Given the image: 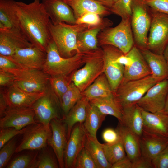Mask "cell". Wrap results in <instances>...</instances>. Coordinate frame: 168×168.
Masks as SVG:
<instances>
[{"instance_id": "obj_21", "label": "cell", "mask_w": 168, "mask_h": 168, "mask_svg": "<svg viewBox=\"0 0 168 168\" xmlns=\"http://www.w3.org/2000/svg\"><path fill=\"white\" fill-rule=\"evenodd\" d=\"M52 23L76 24L77 19L71 7L62 0H42Z\"/></svg>"}, {"instance_id": "obj_32", "label": "cell", "mask_w": 168, "mask_h": 168, "mask_svg": "<svg viewBox=\"0 0 168 168\" xmlns=\"http://www.w3.org/2000/svg\"><path fill=\"white\" fill-rule=\"evenodd\" d=\"M103 114L110 115L116 118L120 122L122 115V109L113 96L88 100Z\"/></svg>"}, {"instance_id": "obj_44", "label": "cell", "mask_w": 168, "mask_h": 168, "mask_svg": "<svg viewBox=\"0 0 168 168\" xmlns=\"http://www.w3.org/2000/svg\"><path fill=\"white\" fill-rule=\"evenodd\" d=\"M98 14L92 12L86 13L77 19L76 24H86L91 26H97L104 19H101Z\"/></svg>"}, {"instance_id": "obj_34", "label": "cell", "mask_w": 168, "mask_h": 168, "mask_svg": "<svg viewBox=\"0 0 168 168\" xmlns=\"http://www.w3.org/2000/svg\"><path fill=\"white\" fill-rule=\"evenodd\" d=\"M84 147L89 152L98 168H111V165L107 161L101 143L96 137L86 133Z\"/></svg>"}, {"instance_id": "obj_30", "label": "cell", "mask_w": 168, "mask_h": 168, "mask_svg": "<svg viewBox=\"0 0 168 168\" xmlns=\"http://www.w3.org/2000/svg\"><path fill=\"white\" fill-rule=\"evenodd\" d=\"M88 102V99L83 96L63 118V121L67 127L68 140L74 125L77 123H83L85 121Z\"/></svg>"}, {"instance_id": "obj_13", "label": "cell", "mask_w": 168, "mask_h": 168, "mask_svg": "<svg viewBox=\"0 0 168 168\" xmlns=\"http://www.w3.org/2000/svg\"><path fill=\"white\" fill-rule=\"evenodd\" d=\"M168 92V79L161 81L150 88L137 103L142 110L154 113L163 110Z\"/></svg>"}, {"instance_id": "obj_33", "label": "cell", "mask_w": 168, "mask_h": 168, "mask_svg": "<svg viewBox=\"0 0 168 168\" xmlns=\"http://www.w3.org/2000/svg\"><path fill=\"white\" fill-rule=\"evenodd\" d=\"M106 116L102 114L89 100L87 106L86 118L83 123L86 133L92 136L96 137L97 131L105 119Z\"/></svg>"}, {"instance_id": "obj_54", "label": "cell", "mask_w": 168, "mask_h": 168, "mask_svg": "<svg viewBox=\"0 0 168 168\" xmlns=\"http://www.w3.org/2000/svg\"><path fill=\"white\" fill-rule=\"evenodd\" d=\"M163 110L165 112L168 114V92L166 97L165 106Z\"/></svg>"}, {"instance_id": "obj_48", "label": "cell", "mask_w": 168, "mask_h": 168, "mask_svg": "<svg viewBox=\"0 0 168 168\" xmlns=\"http://www.w3.org/2000/svg\"><path fill=\"white\" fill-rule=\"evenodd\" d=\"M20 68H22L5 56L0 54V70L7 71Z\"/></svg>"}, {"instance_id": "obj_47", "label": "cell", "mask_w": 168, "mask_h": 168, "mask_svg": "<svg viewBox=\"0 0 168 168\" xmlns=\"http://www.w3.org/2000/svg\"><path fill=\"white\" fill-rule=\"evenodd\" d=\"M153 168H168V146L152 160Z\"/></svg>"}, {"instance_id": "obj_27", "label": "cell", "mask_w": 168, "mask_h": 168, "mask_svg": "<svg viewBox=\"0 0 168 168\" xmlns=\"http://www.w3.org/2000/svg\"><path fill=\"white\" fill-rule=\"evenodd\" d=\"M151 72V75L161 80L167 79L168 63L163 54H156L147 48L139 49Z\"/></svg>"}, {"instance_id": "obj_28", "label": "cell", "mask_w": 168, "mask_h": 168, "mask_svg": "<svg viewBox=\"0 0 168 168\" xmlns=\"http://www.w3.org/2000/svg\"><path fill=\"white\" fill-rule=\"evenodd\" d=\"M0 29L21 30L17 13L16 1L0 0Z\"/></svg>"}, {"instance_id": "obj_2", "label": "cell", "mask_w": 168, "mask_h": 168, "mask_svg": "<svg viewBox=\"0 0 168 168\" xmlns=\"http://www.w3.org/2000/svg\"><path fill=\"white\" fill-rule=\"evenodd\" d=\"M42 70L50 77L68 76L85 63V52L81 51L71 57L64 58L60 54L53 40L48 46Z\"/></svg>"}, {"instance_id": "obj_12", "label": "cell", "mask_w": 168, "mask_h": 168, "mask_svg": "<svg viewBox=\"0 0 168 168\" xmlns=\"http://www.w3.org/2000/svg\"><path fill=\"white\" fill-rule=\"evenodd\" d=\"M52 133L50 126L47 127L41 123L32 124L23 134L21 141L17 147L15 152L44 148L48 144V140Z\"/></svg>"}, {"instance_id": "obj_16", "label": "cell", "mask_w": 168, "mask_h": 168, "mask_svg": "<svg viewBox=\"0 0 168 168\" xmlns=\"http://www.w3.org/2000/svg\"><path fill=\"white\" fill-rule=\"evenodd\" d=\"M5 56L22 68L42 70L47 54L33 46L18 49L12 55Z\"/></svg>"}, {"instance_id": "obj_58", "label": "cell", "mask_w": 168, "mask_h": 168, "mask_svg": "<svg viewBox=\"0 0 168 168\" xmlns=\"http://www.w3.org/2000/svg\"><path fill=\"white\" fill-rule=\"evenodd\" d=\"M38 0L40 1V0Z\"/></svg>"}, {"instance_id": "obj_38", "label": "cell", "mask_w": 168, "mask_h": 168, "mask_svg": "<svg viewBox=\"0 0 168 168\" xmlns=\"http://www.w3.org/2000/svg\"><path fill=\"white\" fill-rule=\"evenodd\" d=\"M59 165L49 152L43 151L37 155L32 168H58Z\"/></svg>"}, {"instance_id": "obj_18", "label": "cell", "mask_w": 168, "mask_h": 168, "mask_svg": "<svg viewBox=\"0 0 168 168\" xmlns=\"http://www.w3.org/2000/svg\"><path fill=\"white\" fill-rule=\"evenodd\" d=\"M86 135L83 123H77L73 127L65 152V168H74L77 157L84 147Z\"/></svg>"}, {"instance_id": "obj_9", "label": "cell", "mask_w": 168, "mask_h": 168, "mask_svg": "<svg viewBox=\"0 0 168 168\" xmlns=\"http://www.w3.org/2000/svg\"><path fill=\"white\" fill-rule=\"evenodd\" d=\"M149 8L151 23L147 48L156 54H163L168 44V14Z\"/></svg>"}, {"instance_id": "obj_40", "label": "cell", "mask_w": 168, "mask_h": 168, "mask_svg": "<svg viewBox=\"0 0 168 168\" xmlns=\"http://www.w3.org/2000/svg\"><path fill=\"white\" fill-rule=\"evenodd\" d=\"M37 153L26 154L15 158L7 165V168H32Z\"/></svg>"}, {"instance_id": "obj_3", "label": "cell", "mask_w": 168, "mask_h": 168, "mask_svg": "<svg viewBox=\"0 0 168 168\" xmlns=\"http://www.w3.org/2000/svg\"><path fill=\"white\" fill-rule=\"evenodd\" d=\"M90 26L84 24H71L65 22L54 24L50 21L49 30L51 37L61 56L70 58L74 55L73 52H81L77 46L78 35Z\"/></svg>"}, {"instance_id": "obj_41", "label": "cell", "mask_w": 168, "mask_h": 168, "mask_svg": "<svg viewBox=\"0 0 168 168\" xmlns=\"http://www.w3.org/2000/svg\"><path fill=\"white\" fill-rule=\"evenodd\" d=\"M16 139L14 138L7 143L0 151V168L6 166L11 156L15 152Z\"/></svg>"}, {"instance_id": "obj_52", "label": "cell", "mask_w": 168, "mask_h": 168, "mask_svg": "<svg viewBox=\"0 0 168 168\" xmlns=\"http://www.w3.org/2000/svg\"><path fill=\"white\" fill-rule=\"evenodd\" d=\"M8 105L2 94L0 93V118H2L4 115Z\"/></svg>"}, {"instance_id": "obj_56", "label": "cell", "mask_w": 168, "mask_h": 168, "mask_svg": "<svg viewBox=\"0 0 168 168\" xmlns=\"http://www.w3.org/2000/svg\"><path fill=\"white\" fill-rule=\"evenodd\" d=\"M114 2H116L118 0H113Z\"/></svg>"}, {"instance_id": "obj_22", "label": "cell", "mask_w": 168, "mask_h": 168, "mask_svg": "<svg viewBox=\"0 0 168 168\" xmlns=\"http://www.w3.org/2000/svg\"><path fill=\"white\" fill-rule=\"evenodd\" d=\"M140 140L141 156L151 161L168 146V136L144 130L140 136Z\"/></svg>"}, {"instance_id": "obj_43", "label": "cell", "mask_w": 168, "mask_h": 168, "mask_svg": "<svg viewBox=\"0 0 168 168\" xmlns=\"http://www.w3.org/2000/svg\"><path fill=\"white\" fill-rule=\"evenodd\" d=\"M28 128V127L27 126L21 129H18L13 127L0 129V149L16 136L20 134H23Z\"/></svg>"}, {"instance_id": "obj_14", "label": "cell", "mask_w": 168, "mask_h": 168, "mask_svg": "<svg viewBox=\"0 0 168 168\" xmlns=\"http://www.w3.org/2000/svg\"><path fill=\"white\" fill-rule=\"evenodd\" d=\"M36 123L32 107L8 106L3 116L0 118V128L13 127L21 129L29 125Z\"/></svg>"}, {"instance_id": "obj_42", "label": "cell", "mask_w": 168, "mask_h": 168, "mask_svg": "<svg viewBox=\"0 0 168 168\" xmlns=\"http://www.w3.org/2000/svg\"><path fill=\"white\" fill-rule=\"evenodd\" d=\"M74 168H98L88 151L84 147L76 158Z\"/></svg>"}, {"instance_id": "obj_46", "label": "cell", "mask_w": 168, "mask_h": 168, "mask_svg": "<svg viewBox=\"0 0 168 168\" xmlns=\"http://www.w3.org/2000/svg\"><path fill=\"white\" fill-rule=\"evenodd\" d=\"M102 137L105 144L108 145L114 144L121 140L120 136L116 129H105L102 133Z\"/></svg>"}, {"instance_id": "obj_17", "label": "cell", "mask_w": 168, "mask_h": 168, "mask_svg": "<svg viewBox=\"0 0 168 168\" xmlns=\"http://www.w3.org/2000/svg\"><path fill=\"white\" fill-rule=\"evenodd\" d=\"M32 46L21 30L0 29V54L11 56L18 49Z\"/></svg>"}, {"instance_id": "obj_25", "label": "cell", "mask_w": 168, "mask_h": 168, "mask_svg": "<svg viewBox=\"0 0 168 168\" xmlns=\"http://www.w3.org/2000/svg\"><path fill=\"white\" fill-rule=\"evenodd\" d=\"M116 129L120 136L127 156L132 161L140 157V136L119 123Z\"/></svg>"}, {"instance_id": "obj_6", "label": "cell", "mask_w": 168, "mask_h": 168, "mask_svg": "<svg viewBox=\"0 0 168 168\" xmlns=\"http://www.w3.org/2000/svg\"><path fill=\"white\" fill-rule=\"evenodd\" d=\"M151 75L120 84L114 96L123 108L136 104L148 90L161 81Z\"/></svg>"}, {"instance_id": "obj_7", "label": "cell", "mask_w": 168, "mask_h": 168, "mask_svg": "<svg viewBox=\"0 0 168 168\" xmlns=\"http://www.w3.org/2000/svg\"><path fill=\"white\" fill-rule=\"evenodd\" d=\"M131 7V26L134 44L139 49L147 48L151 23L149 7L141 0H132Z\"/></svg>"}, {"instance_id": "obj_15", "label": "cell", "mask_w": 168, "mask_h": 168, "mask_svg": "<svg viewBox=\"0 0 168 168\" xmlns=\"http://www.w3.org/2000/svg\"><path fill=\"white\" fill-rule=\"evenodd\" d=\"M50 126L52 133L47 143L54 150L59 167L65 168L64 156L68 142L66 125L63 119H53Z\"/></svg>"}, {"instance_id": "obj_51", "label": "cell", "mask_w": 168, "mask_h": 168, "mask_svg": "<svg viewBox=\"0 0 168 168\" xmlns=\"http://www.w3.org/2000/svg\"><path fill=\"white\" fill-rule=\"evenodd\" d=\"M111 168H132V162L127 156L112 165Z\"/></svg>"}, {"instance_id": "obj_10", "label": "cell", "mask_w": 168, "mask_h": 168, "mask_svg": "<svg viewBox=\"0 0 168 168\" xmlns=\"http://www.w3.org/2000/svg\"><path fill=\"white\" fill-rule=\"evenodd\" d=\"M32 107L35 121L45 126L49 127L50 121L53 119H63L60 100L49 83L45 94L35 101Z\"/></svg>"}, {"instance_id": "obj_26", "label": "cell", "mask_w": 168, "mask_h": 168, "mask_svg": "<svg viewBox=\"0 0 168 168\" xmlns=\"http://www.w3.org/2000/svg\"><path fill=\"white\" fill-rule=\"evenodd\" d=\"M72 9L77 19L84 14L90 12L104 16L112 12L110 9L93 0H67L64 1Z\"/></svg>"}, {"instance_id": "obj_53", "label": "cell", "mask_w": 168, "mask_h": 168, "mask_svg": "<svg viewBox=\"0 0 168 168\" xmlns=\"http://www.w3.org/2000/svg\"><path fill=\"white\" fill-rule=\"evenodd\" d=\"M99 3L110 9L114 2L113 0H93Z\"/></svg>"}, {"instance_id": "obj_5", "label": "cell", "mask_w": 168, "mask_h": 168, "mask_svg": "<svg viewBox=\"0 0 168 168\" xmlns=\"http://www.w3.org/2000/svg\"><path fill=\"white\" fill-rule=\"evenodd\" d=\"M97 39L100 45L114 46L126 54L134 45L131 18L121 19L116 26L101 30L98 34Z\"/></svg>"}, {"instance_id": "obj_50", "label": "cell", "mask_w": 168, "mask_h": 168, "mask_svg": "<svg viewBox=\"0 0 168 168\" xmlns=\"http://www.w3.org/2000/svg\"><path fill=\"white\" fill-rule=\"evenodd\" d=\"M132 162V168H153L152 161L142 156Z\"/></svg>"}, {"instance_id": "obj_20", "label": "cell", "mask_w": 168, "mask_h": 168, "mask_svg": "<svg viewBox=\"0 0 168 168\" xmlns=\"http://www.w3.org/2000/svg\"><path fill=\"white\" fill-rule=\"evenodd\" d=\"M3 89L1 92L8 106L21 107H32L35 101L44 96L45 92L31 93L20 89L14 84Z\"/></svg>"}, {"instance_id": "obj_23", "label": "cell", "mask_w": 168, "mask_h": 168, "mask_svg": "<svg viewBox=\"0 0 168 168\" xmlns=\"http://www.w3.org/2000/svg\"><path fill=\"white\" fill-rule=\"evenodd\" d=\"M143 130L159 135L168 136V114L163 110L152 113L142 109Z\"/></svg>"}, {"instance_id": "obj_37", "label": "cell", "mask_w": 168, "mask_h": 168, "mask_svg": "<svg viewBox=\"0 0 168 168\" xmlns=\"http://www.w3.org/2000/svg\"><path fill=\"white\" fill-rule=\"evenodd\" d=\"M70 76L69 78L68 76H63L50 77L49 85L60 101L71 82Z\"/></svg>"}, {"instance_id": "obj_29", "label": "cell", "mask_w": 168, "mask_h": 168, "mask_svg": "<svg viewBox=\"0 0 168 168\" xmlns=\"http://www.w3.org/2000/svg\"><path fill=\"white\" fill-rule=\"evenodd\" d=\"M142 110L137 104L123 108L122 119L119 123L140 136L143 129Z\"/></svg>"}, {"instance_id": "obj_55", "label": "cell", "mask_w": 168, "mask_h": 168, "mask_svg": "<svg viewBox=\"0 0 168 168\" xmlns=\"http://www.w3.org/2000/svg\"><path fill=\"white\" fill-rule=\"evenodd\" d=\"M163 54L165 59L168 63V44L166 47Z\"/></svg>"}, {"instance_id": "obj_24", "label": "cell", "mask_w": 168, "mask_h": 168, "mask_svg": "<svg viewBox=\"0 0 168 168\" xmlns=\"http://www.w3.org/2000/svg\"><path fill=\"white\" fill-rule=\"evenodd\" d=\"M111 21L104 19L99 25L91 26L80 32L77 39L78 47L81 51L86 52L96 50L98 47L97 36L102 30L112 25Z\"/></svg>"}, {"instance_id": "obj_19", "label": "cell", "mask_w": 168, "mask_h": 168, "mask_svg": "<svg viewBox=\"0 0 168 168\" xmlns=\"http://www.w3.org/2000/svg\"><path fill=\"white\" fill-rule=\"evenodd\" d=\"M127 54L131 58L130 63L124 66L121 84L141 79L151 75V72L139 49L134 44Z\"/></svg>"}, {"instance_id": "obj_59", "label": "cell", "mask_w": 168, "mask_h": 168, "mask_svg": "<svg viewBox=\"0 0 168 168\" xmlns=\"http://www.w3.org/2000/svg\"><path fill=\"white\" fill-rule=\"evenodd\" d=\"M167 79H168V77Z\"/></svg>"}, {"instance_id": "obj_45", "label": "cell", "mask_w": 168, "mask_h": 168, "mask_svg": "<svg viewBox=\"0 0 168 168\" xmlns=\"http://www.w3.org/2000/svg\"><path fill=\"white\" fill-rule=\"evenodd\" d=\"M151 9L168 14V0H141Z\"/></svg>"}, {"instance_id": "obj_8", "label": "cell", "mask_w": 168, "mask_h": 168, "mask_svg": "<svg viewBox=\"0 0 168 168\" xmlns=\"http://www.w3.org/2000/svg\"><path fill=\"white\" fill-rule=\"evenodd\" d=\"M7 72L13 75L15 85L28 92H44L49 85L50 76L41 70L20 68Z\"/></svg>"}, {"instance_id": "obj_35", "label": "cell", "mask_w": 168, "mask_h": 168, "mask_svg": "<svg viewBox=\"0 0 168 168\" xmlns=\"http://www.w3.org/2000/svg\"><path fill=\"white\" fill-rule=\"evenodd\" d=\"M82 96V92L80 89L71 82L60 100L63 118Z\"/></svg>"}, {"instance_id": "obj_4", "label": "cell", "mask_w": 168, "mask_h": 168, "mask_svg": "<svg viewBox=\"0 0 168 168\" xmlns=\"http://www.w3.org/2000/svg\"><path fill=\"white\" fill-rule=\"evenodd\" d=\"M85 64L71 75L70 80L83 92L104 73V60L102 49L86 51Z\"/></svg>"}, {"instance_id": "obj_11", "label": "cell", "mask_w": 168, "mask_h": 168, "mask_svg": "<svg viewBox=\"0 0 168 168\" xmlns=\"http://www.w3.org/2000/svg\"><path fill=\"white\" fill-rule=\"evenodd\" d=\"M104 60V73L114 93L123 80L124 66L116 61V59L124 54L117 48L110 45L102 46Z\"/></svg>"}, {"instance_id": "obj_57", "label": "cell", "mask_w": 168, "mask_h": 168, "mask_svg": "<svg viewBox=\"0 0 168 168\" xmlns=\"http://www.w3.org/2000/svg\"><path fill=\"white\" fill-rule=\"evenodd\" d=\"M63 0V1H65V0Z\"/></svg>"}, {"instance_id": "obj_39", "label": "cell", "mask_w": 168, "mask_h": 168, "mask_svg": "<svg viewBox=\"0 0 168 168\" xmlns=\"http://www.w3.org/2000/svg\"><path fill=\"white\" fill-rule=\"evenodd\" d=\"M132 0H118L114 2L110 10L112 13L120 16L121 19L131 18Z\"/></svg>"}, {"instance_id": "obj_36", "label": "cell", "mask_w": 168, "mask_h": 168, "mask_svg": "<svg viewBox=\"0 0 168 168\" xmlns=\"http://www.w3.org/2000/svg\"><path fill=\"white\" fill-rule=\"evenodd\" d=\"M101 145L107 161L111 166L126 156L121 140L113 144L101 143Z\"/></svg>"}, {"instance_id": "obj_31", "label": "cell", "mask_w": 168, "mask_h": 168, "mask_svg": "<svg viewBox=\"0 0 168 168\" xmlns=\"http://www.w3.org/2000/svg\"><path fill=\"white\" fill-rule=\"evenodd\" d=\"M82 94L88 100L108 97L114 95L108 81L104 73L82 92Z\"/></svg>"}, {"instance_id": "obj_49", "label": "cell", "mask_w": 168, "mask_h": 168, "mask_svg": "<svg viewBox=\"0 0 168 168\" xmlns=\"http://www.w3.org/2000/svg\"><path fill=\"white\" fill-rule=\"evenodd\" d=\"M13 75L7 71L0 70V86L2 88L8 87L14 84Z\"/></svg>"}, {"instance_id": "obj_1", "label": "cell", "mask_w": 168, "mask_h": 168, "mask_svg": "<svg viewBox=\"0 0 168 168\" xmlns=\"http://www.w3.org/2000/svg\"><path fill=\"white\" fill-rule=\"evenodd\" d=\"M16 7L22 31L33 46L46 52L52 39L51 21L43 3L38 0L29 3L16 1Z\"/></svg>"}]
</instances>
